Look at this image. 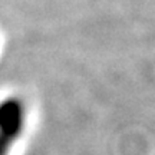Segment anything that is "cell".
<instances>
[{
  "mask_svg": "<svg viewBox=\"0 0 155 155\" xmlns=\"http://www.w3.org/2000/svg\"><path fill=\"white\" fill-rule=\"evenodd\" d=\"M28 125V105L20 96L0 101V155H10Z\"/></svg>",
  "mask_w": 155,
  "mask_h": 155,
  "instance_id": "1",
  "label": "cell"
}]
</instances>
